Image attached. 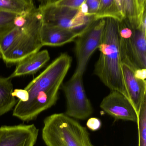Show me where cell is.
I'll use <instances>...</instances> for the list:
<instances>
[{
  "label": "cell",
  "mask_w": 146,
  "mask_h": 146,
  "mask_svg": "<svg viewBox=\"0 0 146 146\" xmlns=\"http://www.w3.org/2000/svg\"><path fill=\"white\" fill-rule=\"evenodd\" d=\"M67 53L61 54L25 88L29 94L26 102L19 100L13 115L24 121L35 119L40 113L54 106L58 92L72 63Z\"/></svg>",
  "instance_id": "cell-1"
},
{
  "label": "cell",
  "mask_w": 146,
  "mask_h": 146,
  "mask_svg": "<svg viewBox=\"0 0 146 146\" xmlns=\"http://www.w3.org/2000/svg\"><path fill=\"white\" fill-rule=\"evenodd\" d=\"M118 22L113 18H105L103 38L99 48L100 55L95 65L94 73L111 91L120 92L129 99L122 71Z\"/></svg>",
  "instance_id": "cell-2"
},
{
  "label": "cell",
  "mask_w": 146,
  "mask_h": 146,
  "mask_svg": "<svg viewBox=\"0 0 146 146\" xmlns=\"http://www.w3.org/2000/svg\"><path fill=\"white\" fill-rule=\"evenodd\" d=\"M42 138L47 146H95L87 128L65 113L45 118Z\"/></svg>",
  "instance_id": "cell-3"
},
{
  "label": "cell",
  "mask_w": 146,
  "mask_h": 146,
  "mask_svg": "<svg viewBox=\"0 0 146 146\" xmlns=\"http://www.w3.org/2000/svg\"><path fill=\"white\" fill-rule=\"evenodd\" d=\"M43 24L38 8L35 7L26 15L25 23L22 26V34L15 45L2 56L7 64H15L39 51L43 47L40 30Z\"/></svg>",
  "instance_id": "cell-4"
},
{
  "label": "cell",
  "mask_w": 146,
  "mask_h": 146,
  "mask_svg": "<svg viewBox=\"0 0 146 146\" xmlns=\"http://www.w3.org/2000/svg\"><path fill=\"white\" fill-rule=\"evenodd\" d=\"M119 45L122 62L134 71L146 68V33L133 28L124 21L118 25Z\"/></svg>",
  "instance_id": "cell-5"
},
{
  "label": "cell",
  "mask_w": 146,
  "mask_h": 146,
  "mask_svg": "<svg viewBox=\"0 0 146 146\" xmlns=\"http://www.w3.org/2000/svg\"><path fill=\"white\" fill-rule=\"evenodd\" d=\"M39 8L43 23L69 29L80 34L96 20L95 16L85 15L79 8L55 4L40 5Z\"/></svg>",
  "instance_id": "cell-6"
},
{
  "label": "cell",
  "mask_w": 146,
  "mask_h": 146,
  "mask_svg": "<svg viewBox=\"0 0 146 146\" xmlns=\"http://www.w3.org/2000/svg\"><path fill=\"white\" fill-rule=\"evenodd\" d=\"M82 76L80 73L75 72L63 86L67 100L65 114L76 120H86L93 112L92 106L84 88Z\"/></svg>",
  "instance_id": "cell-7"
},
{
  "label": "cell",
  "mask_w": 146,
  "mask_h": 146,
  "mask_svg": "<svg viewBox=\"0 0 146 146\" xmlns=\"http://www.w3.org/2000/svg\"><path fill=\"white\" fill-rule=\"evenodd\" d=\"M105 23V19L94 21L75 38L77 66L75 72L84 74L90 58L101 44Z\"/></svg>",
  "instance_id": "cell-8"
},
{
  "label": "cell",
  "mask_w": 146,
  "mask_h": 146,
  "mask_svg": "<svg viewBox=\"0 0 146 146\" xmlns=\"http://www.w3.org/2000/svg\"><path fill=\"white\" fill-rule=\"evenodd\" d=\"M100 107L105 113L116 120L137 121V113L129 100L120 92L110 91L104 98Z\"/></svg>",
  "instance_id": "cell-9"
},
{
  "label": "cell",
  "mask_w": 146,
  "mask_h": 146,
  "mask_svg": "<svg viewBox=\"0 0 146 146\" xmlns=\"http://www.w3.org/2000/svg\"><path fill=\"white\" fill-rule=\"evenodd\" d=\"M39 130L34 124L0 127V146H33Z\"/></svg>",
  "instance_id": "cell-10"
},
{
  "label": "cell",
  "mask_w": 146,
  "mask_h": 146,
  "mask_svg": "<svg viewBox=\"0 0 146 146\" xmlns=\"http://www.w3.org/2000/svg\"><path fill=\"white\" fill-rule=\"evenodd\" d=\"M121 68L129 98L138 113L144 99L146 98V80L136 78L134 71L125 63L122 62Z\"/></svg>",
  "instance_id": "cell-11"
},
{
  "label": "cell",
  "mask_w": 146,
  "mask_h": 146,
  "mask_svg": "<svg viewBox=\"0 0 146 146\" xmlns=\"http://www.w3.org/2000/svg\"><path fill=\"white\" fill-rule=\"evenodd\" d=\"M80 33L69 29L43 23L40 30L42 46L57 47L73 42Z\"/></svg>",
  "instance_id": "cell-12"
},
{
  "label": "cell",
  "mask_w": 146,
  "mask_h": 146,
  "mask_svg": "<svg viewBox=\"0 0 146 146\" xmlns=\"http://www.w3.org/2000/svg\"><path fill=\"white\" fill-rule=\"evenodd\" d=\"M47 50L38 51L32 54L17 63L15 70L9 78L35 74L49 60Z\"/></svg>",
  "instance_id": "cell-13"
},
{
  "label": "cell",
  "mask_w": 146,
  "mask_h": 146,
  "mask_svg": "<svg viewBox=\"0 0 146 146\" xmlns=\"http://www.w3.org/2000/svg\"><path fill=\"white\" fill-rule=\"evenodd\" d=\"M13 91L11 78L0 76V116L10 111L17 103L12 95Z\"/></svg>",
  "instance_id": "cell-14"
},
{
  "label": "cell",
  "mask_w": 146,
  "mask_h": 146,
  "mask_svg": "<svg viewBox=\"0 0 146 146\" xmlns=\"http://www.w3.org/2000/svg\"><path fill=\"white\" fill-rule=\"evenodd\" d=\"M35 7L32 0H0V12L26 15Z\"/></svg>",
  "instance_id": "cell-15"
},
{
  "label": "cell",
  "mask_w": 146,
  "mask_h": 146,
  "mask_svg": "<svg viewBox=\"0 0 146 146\" xmlns=\"http://www.w3.org/2000/svg\"><path fill=\"white\" fill-rule=\"evenodd\" d=\"M22 26L15 27L11 31L0 38V51L2 56L12 48L20 38L22 34Z\"/></svg>",
  "instance_id": "cell-16"
},
{
  "label": "cell",
  "mask_w": 146,
  "mask_h": 146,
  "mask_svg": "<svg viewBox=\"0 0 146 146\" xmlns=\"http://www.w3.org/2000/svg\"><path fill=\"white\" fill-rule=\"evenodd\" d=\"M125 22L133 28H139L140 19L136 0H123Z\"/></svg>",
  "instance_id": "cell-17"
},
{
  "label": "cell",
  "mask_w": 146,
  "mask_h": 146,
  "mask_svg": "<svg viewBox=\"0 0 146 146\" xmlns=\"http://www.w3.org/2000/svg\"><path fill=\"white\" fill-rule=\"evenodd\" d=\"M139 145L146 146V98L144 99L137 113Z\"/></svg>",
  "instance_id": "cell-18"
},
{
  "label": "cell",
  "mask_w": 146,
  "mask_h": 146,
  "mask_svg": "<svg viewBox=\"0 0 146 146\" xmlns=\"http://www.w3.org/2000/svg\"><path fill=\"white\" fill-rule=\"evenodd\" d=\"M111 18L116 19L115 9V0H101L97 13L96 20Z\"/></svg>",
  "instance_id": "cell-19"
},
{
  "label": "cell",
  "mask_w": 146,
  "mask_h": 146,
  "mask_svg": "<svg viewBox=\"0 0 146 146\" xmlns=\"http://www.w3.org/2000/svg\"><path fill=\"white\" fill-rule=\"evenodd\" d=\"M17 15L0 12V38L15 27L14 20Z\"/></svg>",
  "instance_id": "cell-20"
},
{
  "label": "cell",
  "mask_w": 146,
  "mask_h": 146,
  "mask_svg": "<svg viewBox=\"0 0 146 146\" xmlns=\"http://www.w3.org/2000/svg\"><path fill=\"white\" fill-rule=\"evenodd\" d=\"M101 0H86L79 7L80 11L85 15L95 16Z\"/></svg>",
  "instance_id": "cell-21"
},
{
  "label": "cell",
  "mask_w": 146,
  "mask_h": 146,
  "mask_svg": "<svg viewBox=\"0 0 146 146\" xmlns=\"http://www.w3.org/2000/svg\"><path fill=\"white\" fill-rule=\"evenodd\" d=\"M115 9L116 20L121 21L125 19L123 0H115Z\"/></svg>",
  "instance_id": "cell-22"
},
{
  "label": "cell",
  "mask_w": 146,
  "mask_h": 146,
  "mask_svg": "<svg viewBox=\"0 0 146 146\" xmlns=\"http://www.w3.org/2000/svg\"><path fill=\"white\" fill-rule=\"evenodd\" d=\"M86 0H60L55 3L59 6H66L70 7L79 8Z\"/></svg>",
  "instance_id": "cell-23"
},
{
  "label": "cell",
  "mask_w": 146,
  "mask_h": 146,
  "mask_svg": "<svg viewBox=\"0 0 146 146\" xmlns=\"http://www.w3.org/2000/svg\"><path fill=\"white\" fill-rule=\"evenodd\" d=\"M87 127L90 130L96 131L100 129L102 126L101 120L97 117H91L87 120Z\"/></svg>",
  "instance_id": "cell-24"
},
{
  "label": "cell",
  "mask_w": 146,
  "mask_h": 146,
  "mask_svg": "<svg viewBox=\"0 0 146 146\" xmlns=\"http://www.w3.org/2000/svg\"><path fill=\"white\" fill-rule=\"evenodd\" d=\"M12 95L19 99L20 101L26 102L29 99V94L25 89H15L13 91Z\"/></svg>",
  "instance_id": "cell-25"
},
{
  "label": "cell",
  "mask_w": 146,
  "mask_h": 146,
  "mask_svg": "<svg viewBox=\"0 0 146 146\" xmlns=\"http://www.w3.org/2000/svg\"><path fill=\"white\" fill-rule=\"evenodd\" d=\"M137 8L140 19H141L143 13L146 10V0H136Z\"/></svg>",
  "instance_id": "cell-26"
},
{
  "label": "cell",
  "mask_w": 146,
  "mask_h": 146,
  "mask_svg": "<svg viewBox=\"0 0 146 146\" xmlns=\"http://www.w3.org/2000/svg\"><path fill=\"white\" fill-rule=\"evenodd\" d=\"M135 76L136 78L142 80H146V68L139 69L134 72Z\"/></svg>",
  "instance_id": "cell-27"
},
{
  "label": "cell",
  "mask_w": 146,
  "mask_h": 146,
  "mask_svg": "<svg viewBox=\"0 0 146 146\" xmlns=\"http://www.w3.org/2000/svg\"><path fill=\"white\" fill-rule=\"evenodd\" d=\"M32 1H34V0H32ZM37 1L39 2L40 3V5H44L47 3V0H36Z\"/></svg>",
  "instance_id": "cell-28"
},
{
  "label": "cell",
  "mask_w": 146,
  "mask_h": 146,
  "mask_svg": "<svg viewBox=\"0 0 146 146\" xmlns=\"http://www.w3.org/2000/svg\"><path fill=\"white\" fill-rule=\"evenodd\" d=\"M60 0H47V4H53L59 1Z\"/></svg>",
  "instance_id": "cell-29"
},
{
  "label": "cell",
  "mask_w": 146,
  "mask_h": 146,
  "mask_svg": "<svg viewBox=\"0 0 146 146\" xmlns=\"http://www.w3.org/2000/svg\"><path fill=\"white\" fill-rule=\"evenodd\" d=\"M2 58L1 53V51H0V58Z\"/></svg>",
  "instance_id": "cell-30"
}]
</instances>
